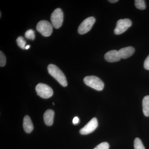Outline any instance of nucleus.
<instances>
[{"label": "nucleus", "instance_id": "1", "mask_svg": "<svg viewBox=\"0 0 149 149\" xmlns=\"http://www.w3.org/2000/svg\"><path fill=\"white\" fill-rule=\"evenodd\" d=\"M48 70L49 74L55 78L62 86L66 87L68 83L66 77L64 73L57 66L55 65L49 64L48 66Z\"/></svg>", "mask_w": 149, "mask_h": 149}, {"label": "nucleus", "instance_id": "2", "mask_svg": "<svg viewBox=\"0 0 149 149\" xmlns=\"http://www.w3.org/2000/svg\"><path fill=\"white\" fill-rule=\"evenodd\" d=\"M84 82L87 86L97 91H102L104 86L103 81L95 76L85 77L84 78Z\"/></svg>", "mask_w": 149, "mask_h": 149}, {"label": "nucleus", "instance_id": "3", "mask_svg": "<svg viewBox=\"0 0 149 149\" xmlns=\"http://www.w3.org/2000/svg\"><path fill=\"white\" fill-rule=\"evenodd\" d=\"M63 16V12L59 8L56 9L52 14L51 20L52 25L56 29H58L62 25Z\"/></svg>", "mask_w": 149, "mask_h": 149}, {"label": "nucleus", "instance_id": "4", "mask_svg": "<svg viewBox=\"0 0 149 149\" xmlns=\"http://www.w3.org/2000/svg\"><path fill=\"white\" fill-rule=\"evenodd\" d=\"M37 30L43 36L48 37L52 35L53 32V26L49 22L42 20L37 23Z\"/></svg>", "mask_w": 149, "mask_h": 149}, {"label": "nucleus", "instance_id": "5", "mask_svg": "<svg viewBox=\"0 0 149 149\" xmlns=\"http://www.w3.org/2000/svg\"><path fill=\"white\" fill-rule=\"evenodd\" d=\"M36 91L37 95L44 99L49 98L53 95L52 88L43 83H39L36 86Z\"/></svg>", "mask_w": 149, "mask_h": 149}, {"label": "nucleus", "instance_id": "6", "mask_svg": "<svg viewBox=\"0 0 149 149\" xmlns=\"http://www.w3.org/2000/svg\"><path fill=\"white\" fill-rule=\"evenodd\" d=\"M132 25V22L129 19H120L117 21L114 32L116 35L124 33Z\"/></svg>", "mask_w": 149, "mask_h": 149}, {"label": "nucleus", "instance_id": "7", "mask_svg": "<svg viewBox=\"0 0 149 149\" xmlns=\"http://www.w3.org/2000/svg\"><path fill=\"white\" fill-rule=\"evenodd\" d=\"M95 22V19L93 17H88L80 24L78 27V32L80 35H84L89 32Z\"/></svg>", "mask_w": 149, "mask_h": 149}, {"label": "nucleus", "instance_id": "8", "mask_svg": "<svg viewBox=\"0 0 149 149\" xmlns=\"http://www.w3.org/2000/svg\"><path fill=\"white\" fill-rule=\"evenodd\" d=\"M97 126V120L96 118H93L83 128L80 129V133L82 135H88L93 132Z\"/></svg>", "mask_w": 149, "mask_h": 149}, {"label": "nucleus", "instance_id": "9", "mask_svg": "<svg viewBox=\"0 0 149 149\" xmlns=\"http://www.w3.org/2000/svg\"><path fill=\"white\" fill-rule=\"evenodd\" d=\"M105 59L109 62L113 63L119 61L121 59L120 55L118 51L111 50L105 54Z\"/></svg>", "mask_w": 149, "mask_h": 149}, {"label": "nucleus", "instance_id": "10", "mask_svg": "<svg viewBox=\"0 0 149 149\" xmlns=\"http://www.w3.org/2000/svg\"><path fill=\"white\" fill-rule=\"evenodd\" d=\"M135 49L132 47L122 48L118 51L121 58L126 59L130 57L135 52Z\"/></svg>", "mask_w": 149, "mask_h": 149}, {"label": "nucleus", "instance_id": "11", "mask_svg": "<svg viewBox=\"0 0 149 149\" xmlns=\"http://www.w3.org/2000/svg\"><path fill=\"white\" fill-rule=\"evenodd\" d=\"M54 112L51 109L47 110L44 115V119L45 123L48 126L52 125L54 123Z\"/></svg>", "mask_w": 149, "mask_h": 149}, {"label": "nucleus", "instance_id": "12", "mask_svg": "<svg viewBox=\"0 0 149 149\" xmlns=\"http://www.w3.org/2000/svg\"><path fill=\"white\" fill-rule=\"evenodd\" d=\"M23 126L24 131L28 133H31L34 129L32 120L28 116H24L23 119Z\"/></svg>", "mask_w": 149, "mask_h": 149}, {"label": "nucleus", "instance_id": "13", "mask_svg": "<svg viewBox=\"0 0 149 149\" xmlns=\"http://www.w3.org/2000/svg\"><path fill=\"white\" fill-rule=\"evenodd\" d=\"M143 108L144 114L149 116V95L146 96L143 99Z\"/></svg>", "mask_w": 149, "mask_h": 149}, {"label": "nucleus", "instance_id": "14", "mask_svg": "<svg viewBox=\"0 0 149 149\" xmlns=\"http://www.w3.org/2000/svg\"><path fill=\"white\" fill-rule=\"evenodd\" d=\"M135 6L139 9L143 10L146 8V3L144 0H136L135 1Z\"/></svg>", "mask_w": 149, "mask_h": 149}, {"label": "nucleus", "instance_id": "15", "mask_svg": "<svg viewBox=\"0 0 149 149\" xmlns=\"http://www.w3.org/2000/svg\"><path fill=\"white\" fill-rule=\"evenodd\" d=\"M16 42L17 43V45L19 47L23 49H25L26 47V42L24 40L23 37H21V36L18 37L17 39Z\"/></svg>", "mask_w": 149, "mask_h": 149}, {"label": "nucleus", "instance_id": "16", "mask_svg": "<svg viewBox=\"0 0 149 149\" xmlns=\"http://www.w3.org/2000/svg\"><path fill=\"white\" fill-rule=\"evenodd\" d=\"M134 147L135 149H145L143 144L139 138H136L134 140Z\"/></svg>", "mask_w": 149, "mask_h": 149}, {"label": "nucleus", "instance_id": "17", "mask_svg": "<svg viewBox=\"0 0 149 149\" xmlns=\"http://www.w3.org/2000/svg\"><path fill=\"white\" fill-rule=\"evenodd\" d=\"M25 37L27 39L34 40L35 39V32L32 29H29L27 30L25 33Z\"/></svg>", "mask_w": 149, "mask_h": 149}, {"label": "nucleus", "instance_id": "18", "mask_svg": "<svg viewBox=\"0 0 149 149\" xmlns=\"http://www.w3.org/2000/svg\"><path fill=\"white\" fill-rule=\"evenodd\" d=\"M109 146L108 143L107 142H103L99 144L94 149H109Z\"/></svg>", "mask_w": 149, "mask_h": 149}, {"label": "nucleus", "instance_id": "19", "mask_svg": "<svg viewBox=\"0 0 149 149\" xmlns=\"http://www.w3.org/2000/svg\"><path fill=\"white\" fill-rule=\"evenodd\" d=\"M6 57L3 53L1 51L0 52V66L3 67L6 65Z\"/></svg>", "mask_w": 149, "mask_h": 149}, {"label": "nucleus", "instance_id": "20", "mask_svg": "<svg viewBox=\"0 0 149 149\" xmlns=\"http://www.w3.org/2000/svg\"><path fill=\"white\" fill-rule=\"evenodd\" d=\"M144 67L145 69L149 70V55L147 57L144 61Z\"/></svg>", "mask_w": 149, "mask_h": 149}, {"label": "nucleus", "instance_id": "21", "mask_svg": "<svg viewBox=\"0 0 149 149\" xmlns=\"http://www.w3.org/2000/svg\"><path fill=\"white\" fill-rule=\"evenodd\" d=\"M79 122V118L78 117H74V118L73 119V120H72V123H73V124L74 125H76V124H78Z\"/></svg>", "mask_w": 149, "mask_h": 149}, {"label": "nucleus", "instance_id": "22", "mask_svg": "<svg viewBox=\"0 0 149 149\" xmlns=\"http://www.w3.org/2000/svg\"><path fill=\"white\" fill-rule=\"evenodd\" d=\"M118 1V0H109V1L111 3H115L117 2Z\"/></svg>", "mask_w": 149, "mask_h": 149}, {"label": "nucleus", "instance_id": "23", "mask_svg": "<svg viewBox=\"0 0 149 149\" xmlns=\"http://www.w3.org/2000/svg\"><path fill=\"white\" fill-rule=\"evenodd\" d=\"M30 47V45H28L26 46V48H25V49H28Z\"/></svg>", "mask_w": 149, "mask_h": 149}, {"label": "nucleus", "instance_id": "24", "mask_svg": "<svg viewBox=\"0 0 149 149\" xmlns=\"http://www.w3.org/2000/svg\"><path fill=\"white\" fill-rule=\"evenodd\" d=\"M53 104L54 105V103H53Z\"/></svg>", "mask_w": 149, "mask_h": 149}]
</instances>
